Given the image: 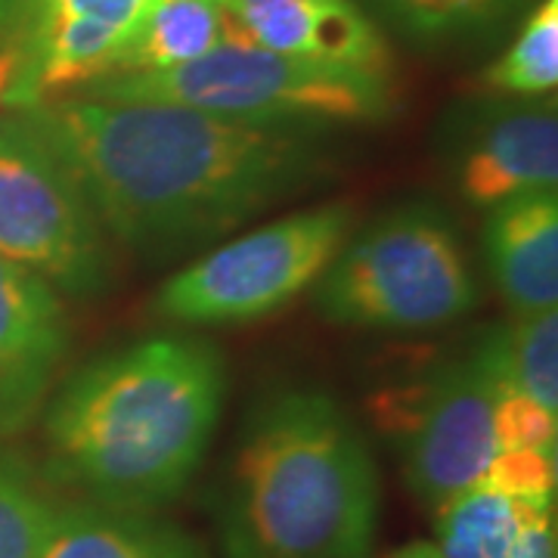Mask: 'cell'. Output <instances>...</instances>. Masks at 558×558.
<instances>
[{
	"instance_id": "6da1fadb",
	"label": "cell",
	"mask_w": 558,
	"mask_h": 558,
	"mask_svg": "<svg viewBox=\"0 0 558 558\" xmlns=\"http://www.w3.org/2000/svg\"><path fill=\"white\" fill-rule=\"evenodd\" d=\"M22 112L60 153L102 230L153 260L205 248L332 171L323 128L90 97Z\"/></svg>"
},
{
	"instance_id": "7a4b0ae2",
	"label": "cell",
	"mask_w": 558,
	"mask_h": 558,
	"mask_svg": "<svg viewBox=\"0 0 558 558\" xmlns=\"http://www.w3.org/2000/svg\"><path fill=\"white\" fill-rule=\"evenodd\" d=\"M227 366L211 341L161 336L94 360L44 418L47 472L81 499L156 512L183 494L215 438Z\"/></svg>"
},
{
	"instance_id": "3957f363",
	"label": "cell",
	"mask_w": 558,
	"mask_h": 558,
	"mask_svg": "<svg viewBox=\"0 0 558 558\" xmlns=\"http://www.w3.org/2000/svg\"><path fill=\"white\" fill-rule=\"evenodd\" d=\"M223 558H373L379 469L323 391H282L242 428L220 499Z\"/></svg>"
},
{
	"instance_id": "277c9868",
	"label": "cell",
	"mask_w": 558,
	"mask_h": 558,
	"mask_svg": "<svg viewBox=\"0 0 558 558\" xmlns=\"http://www.w3.org/2000/svg\"><path fill=\"white\" fill-rule=\"evenodd\" d=\"M78 97L171 102L220 119L286 128L379 124L398 112L391 75L357 65L282 57L258 47L242 32L190 65L112 75L81 87Z\"/></svg>"
},
{
	"instance_id": "5b68a950",
	"label": "cell",
	"mask_w": 558,
	"mask_h": 558,
	"mask_svg": "<svg viewBox=\"0 0 558 558\" xmlns=\"http://www.w3.org/2000/svg\"><path fill=\"white\" fill-rule=\"evenodd\" d=\"M478 301L457 227L425 202L398 205L351 233L317 279L319 314L354 329H440Z\"/></svg>"
},
{
	"instance_id": "8992f818",
	"label": "cell",
	"mask_w": 558,
	"mask_h": 558,
	"mask_svg": "<svg viewBox=\"0 0 558 558\" xmlns=\"http://www.w3.org/2000/svg\"><path fill=\"white\" fill-rule=\"evenodd\" d=\"M351 233L354 211L344 202L286 215L183 267L159 289L156 311L186 326L270 317L317 286Z\"/></svg>"
},
{
	"instance_id": "52a82bcc",
	"label": "cell",
	"mask_w": 558,
	"mask_h": 558,
	"mask_svg": "<svg viewBox=\"0 0 558 558\" xmlns=\"http://www.w3.org/2000/svg\"><path fill=\"white\" fill-rule=\"evenodd\" d=\"M0 258L72 299H94L112 282L109 233L25 112L0 119Z\"/></svg>"
},
{
	"instance_id": "ba28073f",
	"label": "cell",
	"mask_w": 558,
	"mask_h": 558,
	"mask_svg": "<svg viewBox=\"0 0 558 558\" xmlns=\"http://www.w3.org/2000/svg\"><path fill=\"white\" fill-rule=\"evenodd\" d=\"M502 388L494 354H475L435 369L422 388L398 400L395 432L410 490L432 509L484 478L497 457L494 413Z\"/></svg>"
},
{
	"instance_id": "9c48e42d",
	"label": "cell",
	"mask_w": 558,
	"mask_h": 558,
	"mask_svg": "<svg viewBox=\"0 0 558 558\" xmlns=\"http://www.w3.org/2000/svg\"><path fill=\"white\" fill-rule=\"evenodd\" d=\"M146 0H0V47L16 53L7 109L22 112L116 72Z\"/></svg>"
},
{
	"instance_id": "30bf717a",
	"label": "cell",
	"mask_w": 558,
	"mask_h": 558,
	"mask_svg": "<svg viewBox=\"0 0 558 558\" xmlns=\"http://www.w3.org/2000/svg\"><path fill=\"white\" fill-rule=\"evenodd\" d=\"M447 161L459 196L478 208L531 190H556V106L497 97L459 109L450 119Z\"/></svg>"
},
{
	"instance_id": "8fae6325",
	"label": "cell",
	"mask_w": 558,
	"mask_h": 558,
	"mask_svg": "<svg viewBox=\"0 0 558 558\" xmlns=\"http://www.w3.org/2000/svg\"><path fill=\"white\" fill-rule=\"evenodd\" d=\"M65 351L69 314L60 292L0 258V435L20 432L38 413Z\"/></svg>"
},
{
	"instance_id": "7c38bea8",
	"label": "cell",
	"mask_w": 558,
	"mask_h": 558,
	"mask_svg": "<svg viewBox=\"0 0 558 558\" xmlns=\"http://www.w3.org/2000/svg\"><path fill=\"white\" fill-rule=\"evenodd\" d=\"M223 3L242 35L264 50L391 75L388 44L357 0H223Z\"/></svg>"
},
{
	"instance_id": "4fadbf2b",
	"label": "cell",
	"mask_w": 558,
	"mask_h": 558,
	"mask_svg": "<svg viewBox=\"0 0 558 558\" xmlns=\"http://www.w3.org/2000/svg\"><path fill=\"white\" fill-rule=\"evenodd\" d=\"M484 245L499 295L524 317L556 311L558 301V196L531 190L487 208Z\"/></svg>"
},
{
	"instance_id": "5bb4252c",
	"label": "cell",
	"mask_w": 558,
	"mask_h": 558,
	"mask_svg": "<svg viewBox=\"0 0 558 558\" xmlns=\"http://www.w3.org/2000/svg\"><path fill=\"white\" fill-rule=\"evenodd\" d=\"M40 558H205V553L183 527L153 512L69 499L53 509Z\"/></svg>"
},
{
	"instance_id": "9a60e30c",
	"label": "cell",
	"mask_w": 558,
	"mask_h": 558,
	"mask_svg": "<svg viewBox=\"0 0 558 558\" xmlns=\"http://www.w3.org/2000/svg\"><path fill=\"white\" fill-rule=\"evenodd\" d=\"M236 32L240 25L223 0H146L112 75L190 65L218 50Z\"/></svg>"
},
{
	"instance_id": "2e32d148",
	"label": "cell",
	"mask_w": 558,
	"mask_h": 558,
	"mask_svg": "<svg viewBox=\"0 0 558 558\" xmlns=\"http://www.w3.org/2000/svg\"><path fill=\"white\" fill-rule=\"evenodd\" d=\"M549 506L506 497L475 484L435 506V549L440 558H506L524 524Z\"/></svg>"
},
{
	"instance_id": "e0dca14e",
	"label": "cell",
	"mask_w": 558,
	"mask_h": 558,
	"mask_svg": "<svg viewBox=\"0 0 558 558\" xmlns=\"http://www.w3.org/2000/svg\"><path fill=\"white\" fill-rule=\"evenodd\" d=\"M502 385L558 413V314L539 311L487 336Z\"/></svg>"
},
{
	"instance_id": "ac0fdd59",
	"label": "cell",
	"mask_w": 558,
	"mask_h": 558,
	"mask_svg": "<svg viewBox=\"0 0 558 558\" xmlns=\"http://www.w3.org/2000/svg\"><path fill=\"white\" fill-rule=\"evenodd\" d=\"M407 40L447 47L484 35L519 13L527 0H363Z\"/></svg>"
},
{
	"instance_id": "d6986e66",
	"label": "cell",
	"mask_w": 558,
	"mask_h": 558,
	"mask_svg": "<svg viewBox=\"0 0 558 558\" xmlns=\"http://www.w3.org/2000/svg\"><path fill=\"white\" fill-rule=\"evenodd\" d=\"M484 87L509 100H543L558 87V0H539L519 38L484 72Z\"/></svg>"
},
{
	"instance_id": "ffe728a7",
	"label": "cell",
	"mask_w": 558,
	"mask_h": 558,
	"mask_svg": "<svg viewBox=\"0 0 558 558\" xmlns=\"http://www.w3.org/2000/svg\"><path fill=\"white\" fill-rule=\"evenodd\" d=\"M53 509L35 469L0 447V558H40Z\"/></svg>"
},
{
	"instance_id": "44dd1931",
	"label": "cell",
	"mask_w": 558,
	"mask_h": 558,
	"mask_svg": "<svg viewBox=\"0 0 558 558\" xmlns=\"http://www.w3.org/2000/svg\"><path fill=\"white\" fill-rule=\"evenodd\" d=\"M481 484L506 497L549 506L556 502V453L546 450H497Z\"/></svg>"
},
{
	"instance_id": "7402d4cb",
	"label": "cell",
	"mask_w": 558,
	"mask_h": 558,
	"mask_svg": "<svg viewBox=\"0 0 558 558\" xmlns=\"http://www.w3.org/2000/svg\"><path fill=\"white\" fill-rule=\"evenodd\" d=\"M499 450H546L556 453L558 413L543 410L537 400L502 385L494 413Z\"/></svg>"
},
{
	"instance_id": "603a6c76",
	"label": "cell",
	"mask_w": 558,
	"mask_h": 558,
	"mask_svg": "<svg viewBox=\"0 0 558 558\" xmlns=\"http://www.w3.org/2000/svg\"><path fill=\"white\" fill-rule=\"evenodd\" d=\"M506 558H556V515L553 509H543L524 524L519 539Z\"/></svg>"
},
{
	"instance_id": "cb8c5ba5",
	"label": "cell",
	"mask_w": 558,
	"mask_h": 558,
	"mask_svg": "<svg viewBox=\"0 0 558 558\" xmlns=\"http://www.w3.org/2000/svg\"><path fill=\"white\" fill-rule=\"evenodd\" d=\"M13 78H16V53L10 47H0V106L7 102Z\"/></svg>"
},
{
	"instance_id": "d4e9b609",
	"label": "cell",
	"mask_w": 558,
	"mask_h": 558,
	"mask_svg": "<svg viewBox=\"0 0 558 558\" xmlns=\"http://www.w3.org/2000/svg\"><path fill=\"white\" fill-rule=\"evenodd\" d=\"M388 558H440V553L435 549V543H407Z\"/></svg>"
}]
</instances>
